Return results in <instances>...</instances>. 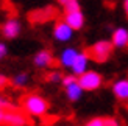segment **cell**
Segmentation results:
<instances>
[{
  "label": "cell",
  "mask_w": 128,
  "mask_h": 126,
  "mask_svg": "<svg viewBox=\"0 0 128 126\" xmlns=\"http://www.w3.org/2000/svg\"><path fill=\"white\" fill-rule=\"evenodd\" d=\"M19 104L31 117H44L47 114V111L50 109V104H48L47 100L42 98L41 95H38V93H34V92L22 95L19 98Z\"/></svg>",
  "instance_id": "6da1fadb"
},
{
  "label": "cell",
  "mask_w": 128,
  "mask_h": 126,
  "mask_svg": "<svg viewBox=\"0 0 128 126\" xmlns=\"http://www.w3.org/2000/svg\"><path fill=\"white\" fill-rule=\"evenodd\" d=\"M0 126H33V120L27 111L12 106V108L3 111Z\"/></svg>",
  "instance_id": "7a4b0ae2"
},
{
  "label": "cell",
  "mask_w": 128,
  "mask_h": 126,
  "mask_svg": "<svg viewBox=\"0 0 128 126\" xmlns=\"http://www.w3.org/2000/svg\"><path fill=\"white\" fill-rule=\"evenodd\" d=\"M114 50V44L112 42H97L91 47H86L83 50V55L86 56L88 59H91L94 62H105L110 59V56L112 55Z\"/></svg>",
  "instance_id": "3957f363"
},
{
  "label": "cell",
  "mask_w": 128,
  "mask_h": 126,
  "mask_svg": "<svg viewBox=\"0 0 128 126\" xmlns=\"http://www.w3.org/2000/svg\"><path fill=\"white\" fill-rule=\"evenodd\" d=\"M78 84L83 90H95L102 86V76L97 72H83L80 73Z\"/></svg>",
  "instance_id": "277c9868"
},
{
  "label": "cell",
  "mask_w": 128,
  "mask_h": 126,
  "mask_svg": "<svg viewBox=\"0 0 128 126\" xmlns=\"http://www.w3.org/2000/svg\"><path fill=\"white\" fill-rule=\"evenodd\" d=\"M34 64L38 67H52V68H58L61 67V59H56L52 56V53L48 52V50H42V52H39L36 56H34Z\"/></svg>",
  "instance_id": "5b68a950"
},
{
  "label": "cell",
  "mask_w": 128,
  "mask_h": 126,
  "mask_svg": "<svg viewBox=\"0 0 128 126\" xmlns=\"http://www.w3.org/2000/svg\"><path fill=\"white\" fill-rule=\"evenodd\" d=\"M58 11L55 8H46V9H38V11H33L31 14L28 16V19L33 23H39V22H47L50 19L56 17Z\"/></svg>",
  "instance_id": "8992f818"
},
{
  "label": "cell",
  "mask_w": 128,
  "mask_h": 126,
  "mask_svg": "<svg viewBox=\"0 0 128 126\" xmlns=\"http://www.w3.org/2000/svg\"><path fill=\"white\" fill-rule=\"evenodd\" d=\"M53 34L60 41H67L70 37V34H72V28L67 25L66 20H56L55 28H53Z\"/></svg>",
  "instance_id": "52a82bcc"
},
{
  "label": "cell",
  "mask_w": 128,
  "mask_h": 126,
  "mask_svg": "<svg viewBox=\"0 0 128 126\" xmlns=\"http://www.w3.org/2000/svg\"><path fill=\"white\" fill-rule=\"evenodd\" d=\"M64 20L67 22V25L72 30H80L83 27V23H84V17H83L81 11H75V12H69V14H66Z\"/></svg>",
  "instance_id": "ba28073f"
},
{
  "label": "cell",
  "mask_w": 128,
  "mask_h": 126,
  "mask_svg": "<svg viewBox=\"0 0 128 126\" xmlns=\"http://www.w3.org/2000/svg\"><path fill=\"white\" fill-rule=\"evenodd\" d=\"M112 44L114 47H128V33L122 28L116 30L112 34Z\"/></svg>",
  "instance_id": "9c48e42d"
},
{
  "label": "cell",
  "mask_w": 128,
  "mask_h": 126,
  "mask_svg": "<svg viewBox=\"0 0 128 126\" xmlns=\"http://www.w3.org/2000/svg\"><path fill=\"white\" fill-rule=\"evenodd\" d=\"M2 33L5 37H8V39H12V37H16L19 34V23L16 20H8L3 28H2Z\"/></svg>",
  "instance_id": "30bf717a"
},
{
  "label": "cell",
  "mask_w": 128,
  "mask_h": 126,
  "mask_svg": "<svg viewBox=\"0 0 128 126\" xmlns=\"http://www.w3.org/2000/svg\"><path fill=\"white\" fill-rule=\"evenodd\" d=\"M112 90L119 100H128V79L116 83L112 86Z\"/></svg>",
  "instance_id": "8fae6325"
},
{
  "label": "cell",
  "mask_w": 128,
  "mask_h": 126,
  "mask_svg": "<svg viewBox=\"0 0 128 126\" xmlns=\"http://www.w3.org/2000/svg\"><path fill=\"white\" fill-rule=\"evenodd\" d=\"M86 61H88V58H86L84 55H78V56L75 58L74 64H72V68H74V72H75L76 75H80V73L84 72V68H86Z\"/></svg>",
  "instance_id": "7c38bea8"
},
{
  "label": "cell",
  "mask_w": 128,
  "mask_h": 126,
  "mask_svg": "<svg viewBox=\"0 0 128 126\" xmlns=\"http://www.w3.org/2000/svg\"><path fill=\"white\" fill-rule=\"evenodd\" d=\"M81 90H83V89L80 87L78 81L66 87V93H67L69 100H72V101H75V100H78V98H80V93H81Z\"/></svg>",
  "instance_id": "4fadbf2b"
},
{
  "label": "cell",
  "mask_w": 128,
  "mask_h": 126,
  "mask_svg": "<svg viewBox=\"0 0 128 126\" xmlns=\"http://www.w3.org/2000/svg\"><path fill=\"white\" fill-rule=\"evenodd\" d=\"M76 56H78V55H76L75 50H66L64 55H62V58H61V64L66 65V67H72V64H74V61H75Z\"/></svg>",
  "instance_id": "5bb4252c"
},
{
  "label": "cell",
  "mask_w": 128,
  "mask_h": 126,
  "mask_svg": "<svg viewBox=\"0 0 128 126\" xmlns=\"http://www.w3.org/2000/svg\"><path fill=\"white\" fill-rule=\"evenodd\" d=\"M75 11H81L80 9V5L76 0H72L69 2L67 5H64V14H69V12H75Z\"/></svg>",
  "instance_id": "9a60e30c"
},
{
  "label": "cell",
  "mask_w": 128,
  "mask_h": 126,
  "mask_svg": "<svg viewBox=\"0 0 128 126\" xmlns=\"http://www.w3.org/2000/svg\"><path fill=\"white\" fill-rule=\"evenodd\" d=\"M44 79H46V81H60V79H62V75L56 73V72L55 73L52 72V73H47L46 76H44Z\"/></svg>",
  "instance_id": "2e32d148"
},
{
  "label": "cell",
  "mask_w": 128,
  "mask_h": 126,
  "mask_svg": "<svg viewBox=\"0 0 128 126\" xmlns=\"http://www.w3.org/2000/svg\"><path fill=\"white\" fill-rule=\"evenodd\" d=\"M8 86H12V81H11V79H8L6 76H2V75H0V90L6 89Z\"/></svg>",
  "instance_id": "e0dca14e"
},
{
  "label": "cell",
  "mask_w": 128,
  "mask_h": 126,
  "mask_svg": "<svg viewBox=\"0 0 128 126\" xmlns=\"http://www.w3.org/2000/svg\"><path fill=\"white\" fill-rule=\"evenodd\" d=\"M62 84L64 86H70V84H74V83H76V81H78V78H76V76H62Z\"/></svg>",
  "instance_id": "ac0fdd59"
},
{
  "label": "cell",
  "mask_w": 128,
  "mask_h": 126,
  "mask_svg": "<svg viewBox=\"0 0 128 126\" xmlns=\"http://www.w3.org/2000/svg\"><path fill=\"white\" fill-rule=\"evenodd\" d=\"M103 126H120V125H119V122L116 120V118L106 117V118H103Z\"/></svg>",
  "instance_id": "d6986e66"
},
{
  "label": "cell",
  "mask_w": 128,
  "mask_h": 126,
  "mask_svg": "<svg viewBox=\"0 0 128 126\" xmlns=\"http://www.w3.org/2000/svg\"><path fill=\"white\" fill-rule=\"evenodd\" d=\"M86 126H103V118H100V117L92 118L91 122H88V123H86Z\"/></svg>",
  "instance_id": "ffe728a7"
},
{
  "label": "cell",
  "mask_w": 128,
  "mask_h": 126,
  "mask_svg": "<svg viewBox=\"0 0 128 126\" xmlns=\"http://www.w3.org/2000/svg\"><path fill=\"white\" fill-rule=\"evenodd\" d=\"M25 83V75H20V76H17L16 81H12V84L14 86H19V84H24Z\"/></svg>",
  "instance_id": "44dd1931"
},
{
  "label": "cell",
  "mask_w": 128,
  "mask_h": 126,
  "mask_svg": "<svg viewBox=\"0 0 128 126\" xmlns=\"http://www.w3.org/2000/svg\"><path fill=\"white\" fill-rule=\"evenodd\" d=\"M5 53H6V48H5V45L3 44H0V59L5 56Z\"/></svg>",
  "instance_id": "7402d4cb"
},
{
  "label": "cell",
  "mask_w": 128,
  "mask_h": 126,
  "mask_svg": "<svg viewBox=\"0 0 128 126\" xmlns=\"http://www.w3.org/2000/svg\"><path fill=\"white\" fill-rule=\"evenodd\" d=\"M56 2H58L60 5H62V6H64V5H67L69 2H72V0H56Z\"/></svg>",
  "instance_id": "603a6c76"
},
{
  "label": "cell",
  "mask_w": 128,
  "mask_h": 126,
  "mask_svg": "<svg viewBox=\"0 0 128 126\" xmlns=\"http://www.w3.org/2000/svg\"><path fill=\"white\" fill-rule=\"evenodd\" d=\"M125 11H126V14H128V0H125Z\"/></svg>",
  "instance_id": "cb8c5ba5"
},
{
  "label": "cell",
  "mask_w": 128,
  "mask_h": 126,
  "mask_svg": "<svg viewBox=\"0 0 128 126\" xmlns=\"http://www.w3.org/2000/svg\"><path fill=\"white\" fill-rule=\"evenodd\" d=\"M126 108H128V106H126Z\"/></svg>",
  "instance_id": "d4e9b609"
}]
</instances>
